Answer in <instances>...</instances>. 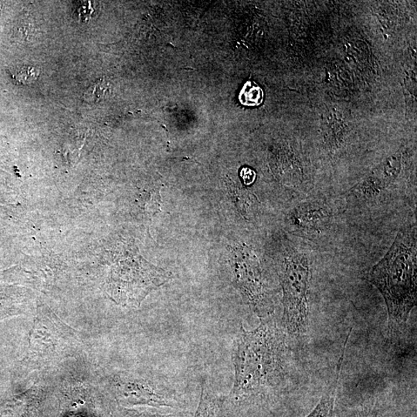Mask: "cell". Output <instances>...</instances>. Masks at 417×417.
I'll return each mask as SVG.
<instances>
[{
  "instance_id": "obj_1",
  "label": "cell",
  "mask_w": 417,
  "mask_h": 417,
  "mask_svg": "<svg viewBox=\"0 0 417 417\" xmlns=\"http://www.w3.org/2000/svg\"><path fill=\"white\" fill-rule=\"evenodd\" d=\"M253 330L243 326L233 355L234 382L228 400L240 407L259 405L285 387L289 373L286 335L271 317Z\"/></svg>"
},
{
  "instance_id": "obj_2",
  "label": "cell",
  "mask_w": 417,
  "mask_h": 417,
  "mask_svg": "<svg viewBox=\"0 0 417 417\" xmlns=\"http://www.w3.org/2000/svg\"><path fill=\"white\" fill-rule=\"evenodd\" d=\"M416 223L406 224L391 247L368 275L387 308L388 332L396 336L407 326L417 301Z\"/></svg>"
},
{
  "instance_id": "obj_3",
  "label": "cell",
  "mask_w": 417,
  "mask_h": 417,
  "mask_svg": "<svg viewBox=\"0 0 417 417\" xmlns=\"http://www.w3.org/2000/svg\"><path fill=\"white\" fill-rule=\"evenodd\" d=\"M136 247L114 256L106 280V292L116 304L139 307L148 294L163 286L172 274L140 256Z\"/></svg>"
},
{
  "instance_id": "obj_4",
  "label": "cell",
  "mask_w": 417,
  "mask_h": 417,
  "mask_svg": "<svg viewBox=\"0 0 417 417\" xmlns=\"http://www.w3.org/2000/svg\"><path fill=\"white\" fill-rule=\"evenodd\" d=\"M279 275L283 291L285 328L292 337L303 338L309 328L310 256L301 248H288L282 260Z\"/></svg>"
},
{
  "instance_id": "obj_5",
  "label": "cell",
  "mask_w": 417,
  "mask_h": 417,
  "mask_svg": "<svg viewBox=\"0 0 417 417\" xmlns=\"http://www.w3.org/2000/svg\"><path fill=\"white\" fill-rule=\"evenodd\" d=\"M229 262L234 284L246 303L260 320L271 317L272 293L257 255L247 245H238L231 247Z\"/></svg>"
},
{
  "instance_id": "obj_6",
  "label": "cell",
  "mask_w": 417,
  "mask_h": 417,
  "mask_svg": "<svg viewBox=\"0 0 417 417\" xmlns=\"http://www.w3.org/2000/svg\"><path fill=\"white\" fill-rule=\"evenodd\" d=\"M118 379L116 390L119 399L129 405L151 407H177V395L166 382L134 378L125 375Z\"/></svg>"
},
{
  "instance_id": "obj_7",
  "label": "cell",
  "mask_w": 417,
  "mask_h": 417,
  "mask_svg": "<svg viewBox=\"0 0 417 417\" xmlns=\"http://www.w3.org/2000/svg\"><path fill=\"white\" fill-rule=\"evenodd\" d=\"M333 220L334 210L326 202L308 200L292 208L287 224L299 236L316 238L328 231Z\"/></svg>"
},
{
  "instance_id": "obj_8",
  "label": "cell",
  "mask_w": 417,
  "mask_h": 417,
  "mask_svg": "<svg viewBox=\"0 0 417 417\" xmlns=\"http://www.w3.org/2000/svg\"><path fill=\"white\" fill-rule=\"evenodd\" d=\"M402 171V156L400 152L393 154L367 177L355 185L348 193L349 197L356 199L372 200L389 190Z\"/></svg>"
},
{
  "instance_id": "obj_9",
  "label": "cell",
  "mask_w": 417,
  "mask_h": 417,
  "mask_svg": "<svg viewBox=\"0 0 417 417\" xmlns=\"http://www.w3.org/2000/svg\"><path fill=\"white\" fill-rule=\"evenodd\" d=\"M226 185L241 216L247 220H251L259 206L256 196L245 188L238 186L231 179H227Z\"/></svg>"
},
{
  "instance_id": "obj_10",
  "label": "cell",
  "mask_w": 417,
  "mask_h": 417,
  "mask_svg": "<svg viewBox=\"0 0 417 417\" xmlns=\"http://www.w3.org/2000/svg\"><path fill=\"white\" fill-rule=\"evenodd\" d=\"M348 341V336H347L345 344L343 346L341 351L342 353L339 360L338 366L337 369H336L335 376L332 380V384L329 386L328 389L324 396H322L319 405L316 406L312 411L306 417H334V407L336 393H337L342 362L343 360H344Z\"/></svg>"
},
{
  "instance_id": "obj_11",
  "label": "cell",
  "mask_w": 417,
  "mask_h": 417,
  "mask_svg": "<svg viewBox=\"0 0 417 417\" xmlns=\"http://www.w3.org/2000/svg\"><path fill=\"white\" fill-rule=\"evenodd\" d=\"M219 400L210 385L202 382L201 396L199 406L193 417H213L217 412Z\"/></svg>"
},
{
  "instance_id": "obj_12",
  "label": "cell",
  "mask_w": 417,
  "mask_h": 417,
  "mask_svg": "<svg viewBox=\"0 0 417 417\" xmlns=\"http://www.w3.org/2000/svg\"><path fill=\"white\" fill-rule=\"evenodd\" d=\"M263 91L252 82H247L239 95L240 103L245 106H258L263 102Z\"/></svg>"
},
{
  "instance_id": "obj_13",
  "label": "cell",
  "mask_w": 417,
  "mask_h": 417,
  "mask_svg": "<svg viewBox=\"0 0 417 417\" xmlns=\"http://www.w3.org/2000/svg\"><path fill=\"white\" fill-rule=\"evenodd\" d=\"M109 90L110 85L109 82H107L105 78L100 79L85 93L84 100L89 103H98V100L106 97Z\"/></svg>"
},
{
  "instance_id": "obj_14",
  "label": "cell",
  "mask_w": 417,
  "mask_h": 417,
  "mask_svg": "<svg viewBox=\"0 0 417 417\" xmlns=\"http://www.w3.org/2000/svg\"><path fill=\"white\" fill-rule=\"evenodd\" d=\"M39 76V71L33 66H24L19 67L12 73V78L17 82L22 85H30L37 80Z\"/></svg>"
},
{
  "instance_id": "obj_15",
  "label": "cell",
  "mask_w": 417,
  "mask_h": 417,
  "mask_svg": "<svg viewBox=\"0 0 417 417\" xmlns=\"http://www.w3.org/2000/svg\"><path fill=\"white\" fill-rule=\"evenodd\" d=\"M240 177L242 180H243L245 184L249 186L251 185L255 179H256V173L250 168L244 167L243 169L240 170Z\"/></svg>"
},
{
  "instance_id": "obj_16",
  "label": "cell",
  "mask_w": 417,
  "mask_h": 417,
  "mask_svg": "<svg viewBox=\"0 0 417 417\" xmlns=\"http://www.w3.org/2000/svg\"><path fill=\"white\" fill-rule=\"evenodd\" d=\"M132 417H173L172 415H161L160 414L143 413L134 415Z\"/></svg>"
},
{
  "instance_id": "obj_17",
  "label": "cell",
  "mask_w": 417,
  "mask_h": 417,
  "mask_svg": "<svg viewBox=\"0 0 417 417\" xmlns=\"http://www.w3.org/2000/svg\"><path fill=\"white\" fill-rule=\"evenodd\" d=\"M2 6H3V4H2V3H0V12H1V10H2Z\"/></svg>"
}]
</instances>
